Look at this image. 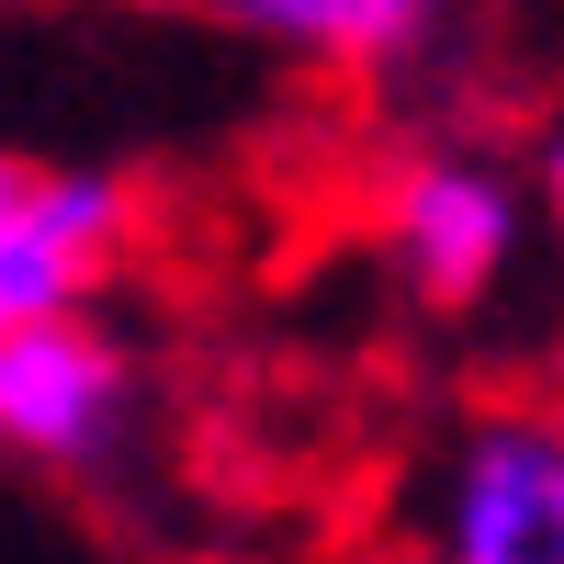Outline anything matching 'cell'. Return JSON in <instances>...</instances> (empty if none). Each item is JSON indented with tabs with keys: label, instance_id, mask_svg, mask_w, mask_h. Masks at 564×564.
Here are the masks:
<instances>
[{
	"label": "cell",
	"instance_id": "cell-3",
	"mask_svg": "<svg viewBox=\"0 0 564 564\" xmlns=\"http://www.w3.org/2000/svg\"><path fill=\"white\" fill-rule=\"evenodd\" d=\"M159 430L148 350L102 305H57L0 327V463L45 486H113Z\"/></svg>",
	"mask_w": 564,
	"mask_h": 564
},
{
	"label": "cell",
	"instance_id": "cell-5",
	"mask_svg": "<svg viewBox=\"0 0 564 564\" xmlns=\"http://www.w3.org/2000/svg\"><path fill=\"white\" fill-rule=\"evenodd\" d=\"M193 12L305 79H406L441 45L452 0H193Z\"/></svg>",
	"mask_w": 564,
	"mask_h": 564
},
{
	"label": "cell",
	"instance_id": "cell-2",
	"mask_svg": "<svg viewBox=\"0 0 564 564\" xmlns=\"http://www.w3.org/2000/svg\"><path fill=\"white\" fill-rule=\"evenodd\" d=\"M384 531L430 564H564V395H486L406 441Z\"/></svg>",
	"mask_w": 564,
	"mask_h": 564
},
{
	"label": "cell",
	"instance_id": "cell-1",
	"mask_svg": "<svg viewBox=\"0 0 564 564\" xmlns=\"http://www.w3.org/2000/svg\"><path fill=\"white\" fill-rule=\"evenodd\" d=\"M361 249L417 327H497L553 271V226H542V193H531L520 148L441 124V135H406L372 170Z\"/></svg>",
	"mask_w": 564,
	"mask_h": 564
},
{
	"label": "cell",
	"instance_id": "cell-6",
	"mask_svg": "<svg viewBox=\"0 0 564 564\" xmlns=\"http://www.w3.org/2000/svg\"><path fill=\"white\" fill-rule=\"evenodd\" d=\"M531 193H542V226H553V271H564V102L531 124Z\"/></svg>",
	"mask_w": 564,
	"mask_h": 564
},
{
	"label": "cell",
	"instance_id": "cell-4",
	"mask_svg": "<svg viewBox=\"0 0 564 564\" xmlns=\"http://www.w3.org/2000/svg\"><path fill=\"white\" fill-rule=\"evenodd\" d=\"M135 238H148V204H135L124 170L0 148V327L102 305L135 260Z\"/></svg>",
	"mask_w": 564,
	"mask_h": 564
}]
</instances>
